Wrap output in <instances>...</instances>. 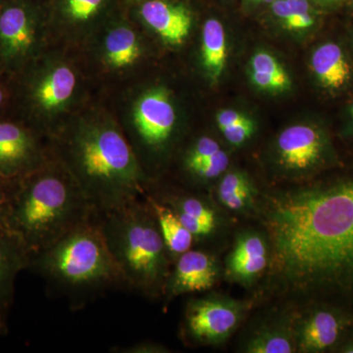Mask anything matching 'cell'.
Masks as SVG:
<instances>
[{
	"label": "cell",
	"instance_id": "7402d4cb",
	"mask_svg": "<svg viewBox=\"0 0 353 353\" xmlns=\"http://www.w3.org/2000/svg\"><path fill=\"white\" fill-rule=\"evenodd\" d=\"M311 67L323 87L339 90L350 82L352 68L338 44L325 43L311 57Z\"/></svg>",
	"mask_w": 353,
	"mask_h": 353
},
{
	"label": "cell",
	"instance_id": "3957f363",
	"mask_svg": "<svg viewBox=\"0 0 353 353\" xmlns=\"http://www.w3.org/2000/svg\"><path fill=\"white\" fill-rule=\"evenodd\" d=\"M97 215L75 179L51 150L43 166L18 183L7 229L32 253L54 245Z\"/></svg>",
	"mask_w": 353,
	"mask_h": 353
},
{
	"label": "cell",
	"instance_id": "d6a6232c",
	"mask_svg": "<svg viewBox=\"0 0 353 353\" xmlns=\"http://www.w3.org/2000/svg\"><path fill=\"white\" fill-rule=\"evenodd\" d=\"M272 11L281 20L285 29L290 31L294 14L288 0H274L272 2Z\"/></svg>",
	"mask_w": 353,
	"mask_h": 353
},
{
	"label": "cell",
	"instance_id": "4316f807",
	"mask_svg": "<svg viewBox=\"0 0 353 353\" xmlns=\"http://www.w3.org/2000/svg\"><path fill=\"white\" fill-rule=\"evenodd\" d=\"M17 185L18 183L11 182L0 176V230L7 229Z\"/></svg>",
	"mask_w": 353,
	"mask_h": 353
},
{
	"label": "cell",
	"instance_id": "83f0119b",
	"mask_svg": "<svg viewBox=\"0 0 353 353\" xmlns=\"http://www.w3.org/2000/svg\"><path fill=\"white\" fill-rule=\"evenodd\" d=\"M252 72L274 76H288L287 72L283 68L282 65L279 63L278 60L264 51H259L253 55Z\"/></svg>",
	"mask_w": 353,
	"mask_h": 353
},
{
	"label": "cell",
	"instance_id": "603a6c76",
	"mask_svg": "<svg viewBox=\"0 0 353 353\" xmlns=\"http://www.w3.org/2000/svg\"><path fill=\"white\" fill-rule=\"evenodd\" d=\"M257 192L250 176L243 172L232 171L221 179L216 196L225 208L245 213L257 208Z\"/></svg>",
	"mask_w": 353,
	"mask_h": 353
},
{
	"label": "cell",
	"instance_id": "8992f818",
	"mask_svg": "<svg viewBox=\"0 0 353 353\" xmlns=\"http://www.w3.org/2000/svg\"><path fill=\"white\" fill-rule=\"evenodd\" d=\"M14 87V114L52 139L65 124L67 111L78 94L76 70L62 59L43 54L17 75Z\"/></svg>",
	"mask_w": 353,
	"mask_h": 353
},
{
	"label": "cell",
	"instance_id": "7a4b0ae2",
	"mask_svg": "<svg viewBox=\"0 0 353 353\" xmlns=\"http://www.w3.org/2000/svg\"><path fill=\"white\" fill-rule=\"evenodd\" d=\"M50 143L97 213L143 196L150 185L123 128L108 114L69 119Z\"/></svg>",
	"mask_w": 353,
	"mask_h": 353
},
{
	"label": "cell",
	"instance_id": "f35d334b",
	"mask_svg": "<svg viewBox=\"0 0 353 353\" xmlns=\"http://www.w3.org/2000/svg\"><path fill=\"white\" fill-rule=\"evenodd\" d=\"M352 118H353V104H352Z\"/></svg>",
	"mask_w": 353,
	"mask_h": 353
},
{
	"label": "cell",
	"instance_id": "ab89813d",
	"mask_svg": "<svg viewBox=\"0 0 353 353\" xmlns=\"http://www.w3.org/2000/svg\"><path fill=\"white\" fill-rule=\"evenodd\" d=\"M4 0H0V6H1L2 2H3Z\"/></svg>",
	"mask_w": 353,
	"mask_h": 353
},
{
	"label": "cell",
	"instance_id": "e0dca14e",
	"mask_svg": "<svg viewBox=\"0 0 353 353\" xmlns=\"http://www.w3.org/2000/svg\"><path fill=\"white\" fill-rule=\"evenodd\" d=\"M141 22L157 32L164 43L180 46L189 37L192 13L182 2L174 0H145L128 9Z\"/></svg>",
	"mask_w": 353,
	"mask_h": 353
},
{
	"label": "cell",
	"instance_id": "1f68e13d",
	"mask_svg": "<svg viewBox=\"0 0 353 353\" xmlns=\"http://www.w3.org/2000/svg\"><path fill=\"white\" fill-rule=\"evenodd\" d=\"M170 348L162 343L152 341H141L126 347H115L110 348V352L115 353H168Z\"/></svg>",
	"mask_w": 353,
	"mask_h": 353
},
{
	"label": "cell",
	"instance_id": "d4e9b609",
	"mask_svg": "<svg viewBox=\"0 0 353 353\" xmlns=\"http://www.w3.org/2000/svg\"><path fill=\"white\" fill-rule=\"evenodd\" d=\"M220 150L219 143L214 139L206 136L197 139L183 152L182 167L185 175L189 176L196 167Z\"/></svg>",
	"mask_w": 353,
	"mask_h": 353
},
{
	"label": "cell",
	"instance_id": "277c9868",
	"mask_svg": "<svg viewBox=\"0 0 353 353\" xmlns=\"http://www.w3.org/2000/svg\"><path fill=\"white\" fill-rule=\"evenodd\" d=\"M97 217L50 248L30 253L28 270L43 279L48 294L65 299L72 310L87 307L111 290L126 289Z\"/></svg>",
	"mask_w": 353,
	"mask_h": 353
},
{
	"label": "cell",
	"instance_id": "4fadbf2b",
	"mask_svg": "<svg viewBox=\"0 0 353 353\" xmlns=\"http://www.w3.org/2000/svg\"><path fill=\"white\" fill-rule=\"evenodd\" d=\"M326 150V141L317 128L292 125L279 134L276 161L282 170L289 173H305L322 163Z\"/></svg>",
	"mask_w": 353,
	"mask_h": 353
},
{
	"label": "cell",
	"instance_id": "5b68a950",
	"mask_svg": "<svg viewBox=\"0 0 353 353\" xmlns=\"http://www.w3.org/2000/svg\"><path fill=\"white\" fill-rule=\"evenodd\" d=\"M97 218L126 289L148 299L163 296L174 262L143 197L97 213Z\"/></svg>",
	"mask_w": 353,
	"mask_h": 353
},
{
	"label": "cell",
	"instance_id": "ac0fdd59",
	"mask_svg": "<svg viewBox=\"0 0 353 353\" xmlns=\"http://www.w3.org/2000/svg\"><path fill=\"white\" fill-rule=\"evenodd\" d=\"M30 252L17 234L0 230V336L9 333V317L18 275L28 270Z\"/></svg>",
	"mask_w": 353,
	"mask_h": 353
},
{
	"label": "cell",
	"instance_id": "7c38bea8",
	"mask_svg": "<svg viewBox=\"0 0 353 353\" xmlns=\"http://www.w3.org/2000/svg\"><path fill=\"white\" fill-rule=\"evenodd\" d=\"M220 273L219 262L214 254L201 248H190L172 265L162 296L164 307L176 297L213 289Z\"/></svg>",
	"mask_w": 353,
	"mask_h": 353
},
{
	"label": "cell",
	"instance_id": "52a82bcc",
	"mask_svg": "<svg viewBox=\"0 0 353 353\" xmlns=\"http://www.w3.org/2000/svg\"><path fill=\"white\" fill-rule=\"evenodd\" d=\"M131 112L123 131L152 183L153 166L167 152L175 137V106L164 88L154 87L139 94Z\"/></svg>",
	"mask_w": 353,
	"mask_h": 353
},
{
	"label": "cell",
	"instance_id": "cb8c5ba5",
	"mask_svg": "<svg viewBox=\"0 0 353 353\" xmlns=\"http://www.w3.org/2000/svg\"><path fill=\"white\" fill-rule=\"evenodd\" d=\"M227 57L226 32L222 23L216 19L206 21L202 28L201 59L213 82H217L222 76Z\"/></svg>",
	"mask_w": 353,
	"mask_h": 353
},
{
	"label": "cell",
	"instance_id": "30bf717a",
	"mask_svg": "<svg viewBox=\"0 0 353 353\" xmlns=\"http://www.w3.org/2000/svg\"><path fill=\"white\" fill-rule=\"evenodd\" d=\"M51 155L50 139L15 114L0 117V176L19 183Z\"/></svg>",
	"mask_w": 353,
	"mask_h": 353
},
{
	"label": "cell",
	"instance_id": "d6986e66",
	"mask_svg": "<svg viewBox=\"0 0 353 353\" xmlns=\"http://www.w3.org/2000/svg\"><path fill=\"white\" fill-rule=\"evenodd\" d=\"M105 32L101 44L104 66L111 71L124 72L138 64L143 46L125 9L106 23Z\"/></svg>",
	"mask_w": 353,
	"mask_h": 353
},
{
	"label": "cell",
	"instance_id": "44dd1931",
	"mask_svg": "<svg viewBox=\"0 0 353 353\" xmlns=\"http://www.w3.org/2000/svg\"><path fill=\"white\" fill-rule=\"evenodd\" d=\"M243 352L248 353L296 352L292 317L261 325L245 340Z\"/></svg>",
	"mask_w": 353,
	"mask_h": 353
},
{
	"label": "cell",
	"instance_id": "ba28073f",
	"mask_svg": "<svg viewBox=\"0 0 353 353\" xmlns=\"http://www.w3.org/2000/svg\"><path fill=\"white\" fill-rule=\"evenodd\" d=\"M48 27L44 0H4L0 6V61L13 77L43 54Z\"/></svg>",
	"mask_w": 353,
	"mask_h": 353
},
{
	"label": "cell",
	"instance_id": "8fae6325",
	"mask_svg": "<svg viewBox=\"0 0 353 353\" xmlns=\"http://www.w3.org/2000/svg\"><path fill=\"white\" fill-rule=\"evenodd\" d=\"M352 323V314L331 306H313L294 316L296 352H328L340 343Z\"/></svg>",
	"mask_w": 353,
	"mask_h": 353
},
{
	"label": "cell",
	"instance_id": "484cf974",
	"mask_svg": "<svg viewBox=\"0 0 353 353\" xmlns=\"http://www.w3.org/2000/svg\"><path fill=\"white\" fill-rule=\"evenodd\" d=\"M229 163V157L221 148L219 152L211 155L203 163L196 167L188 176V178H190L192 182L196 183L210 182V181L215 180L218 176L223 175L226 172Z\"/></svg>",
	"mask_w": 353,
	"mask_h": 353
},
{
	"label": "cell",
	"instance_id": "836d02e7",
	"mask_svg": "<svg viewBox=\"0 0 353 353\" xmlns=\"http://www.w3.org/2000/svg\"><path fill=\"white\" fill-rule=\"evenodd\" d=\"M248 119H250V118H248L245 114H241L239 111L233 110V109L221 110L216 116V123H217L220 131L224 128L240 124V123L245 122Z\"/></svg>",
	"mask_w": 353,
	"mask_h": 353
},
{
	"label": "cell",
	"instance_id": "e575fe53",
	"mask_svg": "<svg viewBox=\"0 0 353 353\" xmlns=\"http://www.w3.org/2000/svg\"><path fill=\"white\" fill-rule=\"evenodd\" d=\"M339 352L343 353H353V338L350 339L341 345Z\"/></svg>",
	"mask_w": 353,
	"mask_h": 353
},
{
	"label": "cell",
	"instance_id": "2e32d148",
	"mask_svg": "<svg viewBox=\"0 0 353 353\" xmlns=\"http://www.w3.org/2000/svg\"><path fill=\"white\" fill-rule=\"evenodd\" d=\"M146 192L170 206L181 222L194 234L197 245L212 238L219 229V215L208 199L187 190H158L148 188Z\"/></svg>",
	"mask_w": 353,
	"mask_h": 353
},
{
	"label": "cell",
	"instance_id": "f546056e",
	"mask_svg": "<svg viewBox=\"0 0 353 353\" xmlns=\"http://www.w3.org/2000/svg\"><path fill=\"white\" fill-rule=\"evenodd\" d=\"M252 83L261 90L281 92L290 87V79L288 76H274L268 74L252 72Z\"/></svg>",
	"mask_w": 353,
	"mask_h": 353
},
{
	"label": "cell",
	"instance_id": "5bb4252c",
	"mask_svg": "<svg viewBox=\"0 0 353 353\" xmlns=\"http://www.w3.org/2000/svg\"><path fill=\"white\" fill-rule=\"evenodd\" d=\"M269 264L270 245L266 234L253 229L243 230L225 260V276L236 284L252 287L267 275Z\"/></svg>",
	"mask_w": 353,
	"mask_h": 353
},
{
	"label": "cell",
	"instance_id": "8d00e7d4",
	"mask_svg": "<svg viewBox=\"0 0 353 353\" xmlns=\"http://www.w3.org/2000/svg\"><path fill=\"white\" fill-rule=\"evenodd\" d=\"M3 74L6 73H4L3 67H2L1 61H0V75H3Z\"/></svg>",
	"mask_w": 353,
	"mask_h": 353
},
{
	"label": "cell",
	"instance_id": "4dcf8cb0",
	"mask_svg": "<svg viewBox=\"0 0 353 353\" xmlns=\"http://www.w3.org/2000/svg\"><path fill=\"white\" fill-rule=\"evenodd\" d=\"M14 99L12 79L6 74L0 75V117L14 114Z\"/></svg>",
	"mask_w": 353,
	"mask_h": 353
},
{
	"label": "cell",
	"instance_id": "d590c367",
	"mask_svg": "<svg viewBox=\"0 0 353 353\" xmlns=\"http://www.w3.org/2000/svg\"><path fill=\"white\" fill-rule=\"evenodd\" d=\"M145 1V0H120L121 6L125 10L132 8V7L136 6L137 4L141 3V2Z\"/></svg>",
	"mask_w": 353,
	"mask_h": 353
},
{
	"label": "cell",
	"instance_id": "9a60e30c",
	"mask_svg": "<svg viewBox=\"0 0 353 353\" xmlns=\"http://www.w3.org/2000/svg\"><path fill=\"white\" fill-rule=\"evenodd\" d=\"M48 26L67 32H88L102 27L123 10L120 0H44Z\"/></svg>",
	"mask_w": 353,
	"mask_h": 353
},
{
	"label": "cell",
	"instance_id": "74e56055",
	"mask_svg": "<svg viewBox=\"0 0 353 353\" xmlns=\"http://www.w3.org/2000/svg\"><path fill=\"white\" fill-rule=\"evenodd\" d=\"M257 1L269 2V3H272V2L274 1V0H257Z\"/></svg>",
	"mask_w": 353,
	"mask_h": 353
},
{
	"label": "cell",
	"instance_id": "ffe728a7",
	"mask_svg": "<svg viewBox=\"0 0 353 353\" xmlns=\"http://www.w3.org/2000/svg\"><path fill=\"white\" fill-rule=\"evenodd\" d=\"M143 197L157 221L158 229L173 262L197 245L194 234L181 222L170 206L148 192H145Z\"/></svg>",
	"mask_w": 353,
	"mask_h": 353
},
{
	"label": "cell",
	"instance_id": "9c48e42d",
	"mask_svg": "<svg viewBox=\"0 0 353 353\" xmlns=\"http://www.w3.org/2000/svg\"><path fill=\"white\" fill-rule=\"evenodd\" d=\"M245 301L217 294L194 297L185 305L181 336L190 347H218L231 338L248 312Z\"/></svg>",
	"mask_w": 353,
	"mask_h": 353
},
{
	"label": "cell",
	"instance_id": "f1b7e54d",
	"mask_svg": "<svg viewBox=\"0 0 353 353\" xmlns=\"http://www.w3.org/2000/svg\"><path fill=\"white\" fill-rule=\"evenodd\" d=\"M254 130V123L252 119H248L240 124L224 128L221 132L228 143L232 145L240 146L252 138Z\"/></svg>",
	"mask_w": 353,
	"mask_h": 353
},
{
	"label": "cell",
	"instance_id": "6da1fadb",
	"mask_svg": "<svg viewBox=\"0 0 353 353\" xmlns=\"http://www.w3.org/2000/svg\"><path fill=\"white\" fill-rule=\"evenodd\" d=\"M257 208L271 289L353 301V179L267 196Z\"/></svg>",
	"mask_w": 353,
	"mask_h": 353
}]
</instances>
